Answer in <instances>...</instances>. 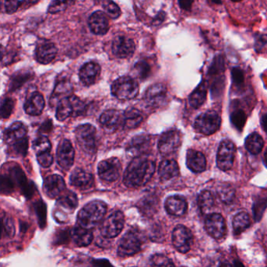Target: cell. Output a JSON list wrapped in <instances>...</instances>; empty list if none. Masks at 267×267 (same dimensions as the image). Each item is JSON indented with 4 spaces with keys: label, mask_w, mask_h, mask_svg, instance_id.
<instances>
[{
    "label": "cell",
    "mask_w": 267,
    "mask_h": 267,
    "mask_svg": "<svg viewBox=\"0 0 267 267\" xmlns=\"http://www.w3.org/2000/svg\"><path fill=\"white\" fill-rule=\"evenodd\" d=\"M89 25L92 32L98 36L105 35L109 30L108 17L101 11H96L89 17Z\"/></svg>",
    "instance_id": "ffe728a7"
},
{
    "label": "cell",
    "mask_w": 267,
    "mask_h": 267,
    "mask_svg": "<svg viewBox=\"0 0 267 267\" xmlns=\"http://www.w3.org/2000/svg\"><path fill=\"white\" fill-rule=\"evenodd\" d=\"M187 167L194 173H201L206 169V158L204 154L195 150L189 149L186 158Z\"/></svg>",
    "instance_id": "603a6c76"
},
{
    "label": "cell",
    "mask_w": 267,
    "mask_h": 267,
    "mask_svg": "<svg viewBox=\"0 0 267 267\" xmlns=\"http://www.w3.org/2000/svg\"><path fill=\"white\" fill-rule=\"evenodd\" d=\"M21 4H23V2H19V1H8V2H5L6 11L8 14H12V13L16 12Z\"/></svg>",
    "instance_id": "11a10c76"
},
{
    "label": "cell",
    "mask_w": 267,
    "mask_h": 267,
    "mask_svg": "<svg viewBox=\"0 0 267 267\" xmlns=\"http://www.w3.org/2000/svg\"><path fill=\"white\" fill-rule=\"evenodd\" d=\"M101 74V67L95 62H89L85 63L81 68L79 72V78L81 82L86 86L94 84L96 79Z\"/></svg>",
    "instance_id": "7402d4cb"
},
{
    "label": "cell",
    "mask_w": 267,
    "mask_h": 267,
    "mask_svg": "<svg viewBox=\"0 0 267 267\" xmlns=\"http://www.w3.org/2000/svg\"><path fill=\"white\" fill-rule=\"evenodd\" d=\"M57 162L63 170H69L73 165L75 151L68 140L60 141L57 151Z\"/></svg>",
    "instance_id": "e0dca14e"
},
{
    "label": "cell",
    "mask_w": 267,
    "mask_h": 267,
    "mask_svg": "<svg viewBox=\"0 0 267 267\" xmlns=\"http://www.w3.org/2000/svg\"><path fill=\"white\" fill-rule=\"evenodd\" d=\"M251 225L250 217L245 212H241L235 216L233 219V233L239 235L246 230Z\"/></svg>",
    "instance_id": "836d02e7"
},
{
    "label": "cell",
    "mask_w": 267,
    "mask_h": 267,
    "mask_svg": "<svg viewBox=\"0 0 267 267\" xmlns=\"http://www.w3.org/2000/svg\"><path fill=\"white\" fill-rule=\"evenodd\" d=\"M44 107L45 101L43 95L38 92H35L27 98L24 108L27 115L36 116L42 113Z\"/></svg>",
    "instance_id": "d4e9b609"
},
{
    "label": "cell",
    "mask_w": 267,
    "mask_h": 267,
    "mask_svg": "<svg viewBox=\"0 0 267 267\" xmlns=\"http://www.w3.org/2000/svg\"><path fill=\"white\" fill-rule=\"evenodd\" d=\"M182 144L180 131L171 129L164 132L158 141V150L162 155L167 156L178 150Z\"/></svg>",
    "instance_id": "8fae6325"
},
{
    "label": "cell",
    "mask_w": 267,
    "mask_h": 267,
    "mask_svg": "<svg viewBox=\"0 0 267 267\" xmlns=\"http://www.w3.org/2000/svg\"><path fill=\"white\" fill-rule=\"evenodd\" d=\"M72 90L73 87L69 81L63 79L57 82L50 99V105L52 106L57 105L62 99L70 97L72 96Z\"/></svg>",
    "instance_id": "cb8c5ba5"
},
{
    "label": "cell",
    "mask_w": 267,
    "mask_h": 267,
    "mask_svg": "<svg viewBox=\"0 0 267 267\" xmlns=\"http://www.w3.org/2000/svg\"><path fill=\"white\" fill-rule=\"evenodd\" d=\"M260 124L264 132L267 134V113L263 114L261 117Z\"/></svg>",
    "instance_id": "91938a15"
},
{
    "label": "cell",
    "mask_w": 267,
    "mask_h": 267,
    "mask_svg": "<svg viewBox=\"0 0 267 267\" xmlns=\"http://www.w3.org/2000/svg\"><path fill=\"white\" fill-rule=\"evenodd\" d=\"M208 85L206 81H202L189 96V103L192 108H201L204 105L207 97Z\"/></svg>",
    "instance_id": "83f0119b"
},
{
    "label": "cell",
    "mask_w": 267,
    "mask_h": 267,
    "mask_svg": "<svg viewBox=\"0 0 267 267\" xmlns=\"http://www.w3.org/2000/svg\"><path fill=\"white\" fill-rule=\"evenodd\" d=\"M180 173L178 164L173 159H167L161 161L158 168V174L161 180L167 181L178 176Z\"/></svg>",
    "instance_id": "4316f807"
},
{
    "label": "cell",
    "mask_w": 267,
    "mask_h": 267,
    "mask_svg": "<svg viewBox=\"0 0 267 267\" xmlns=\"http://www.w3.org/2000/svg\"><path fill=\"white\" fill-rule=\"evenodd\" d=\"M264 164H265V167L267 168V147L266 151H265V154H264L263 157Z\"/></svg>",
    "instance_id": "6125c7cd"
},
{
    "label": "cell",
    "mask_w": 267,
    "mask_h": 267,
    "mask_svg": "<svg viewBox=\"0 0 267 267\" xmlns=\"http://www.w3.org/2000/svg\"><path fill=\"white\" fill-rule=\"evenodd\" d=\"M267 208V196H259L255 197L252 206L254 219L255 222H259L262 219Z\"/></svg>",
    "instance_id": "b9f144b4"
},
{
    "label": "cell",
    "mask_w": 267,
    "mask_h": 267,
    "mask_svg": "<svg viewBox=\"0 0 267 267\" xmlns=\"http://www.w3.org/2000/svg\"><path fill=\"white\" fill-rule=\"evenodd\" d=\"M69 2H63V1H53L49 6L48 12L50 14H56V13L61 12L64 11L69 6Z\"/></svg>",
    "instance_id": "db71d44e"
},
{
    "label": "cell",
    "mask_w": 267,
    "mask_h": 267,
    "mask_svg": "<svg viewBox=\"0 0 267 267\" xmlns=\"http://www.w3.org/2000/svg\"><path fill=\"white\" fill-rule=\"evenodd\" d=\"M96 128L90 124L81 125L76 128V141L85 152L93 154L96 151Z\"/></svg>",
    "instance_id": "52a82bcc"
},
{
    "label": "cell",
    "mask_w": 267,
    "mask_h": 267,
    "mask_svg": "<svg viewBox=\"0 0 267 267\" xmlns=\"http://www.w3.org/2000/svg\"><path fill=\"white\" fill-rule=\"evenodd\" d=\"M72 108H73V117L79 116L86 112V106L79 97L72 95L70 96Z\"/></svg>",
    "instance_id": "681fc988"
},
{
    "label": "cell",
    "mask_w": 267,
    "mask_h": 267,
    "mask_svg": "<svg viewBox=\"0 0 267 267\" xmlns=\"http://www.w3.org/2000/svg\"><path fill=\"white\" fill-rule=\"evenodd\" d=\"M158 198L153 196L145 197L141 201L139 204L140 209L142 212L143 214L145 216H152L156 213L158 209Z\"/></svg>",
    "instance_id": "f35d334b"
},
{
    "label": "cell",
    "mask_w": 267,
    "mask_h": 267,
    "mask_svg": "<svg viewBox=\"0 0 267 267\" xmlns=\"http://www.w3.org/2000/svg\"><path fill=\"white\" fill-rule=\"evenodd\" d=\"M179 4L180 7H181L183 10L185 11H190V9L192 7V4H193V1H189V0H185V1H179Z\"/></svg>",
    "instance_id": "6f0895ef"
},
{
    "label": "cell",
    "mask_w": 267,
    "mask_h": 267,
    "mask_svg": "<svg viewBox=\"0 0 267 267\" xmlns=\"http://www.w3.org/2000/svg\"><path fill=\"white\" fill-rule=\"evenodd\" d=\"M212 3H213V4H222V2H221V1H212Z\"/></svg>",
    "instance_id": "e7e4bbea"
},
{
    "label": "cell",
    "mask_w": 267,
    "mask_h": 267,
    "mask_svg": "<svg viewBox=\"0 0 267 267\" xmlns=\"http://www.w3.org/2000/svg\"><path fill=\"white\" fill-rule=\"evenodd\" d=\"M164 17H165V14H164V12L161 11V12L158 13V16L155 17V19L154 20L153 24H157V25L161 24V23L164 21Z\"/></svg>",
    "instance_id": "680465c9"
},
{
    "label": "cell",
    "mask_w": 267,
    "mask_h": 267,
    "mask_svg": "<svg viewBox=\"0 0 267 267\" xmlns=\"http://www.w3.org/2000/svg\"><path fill=\"white\" fill-rule=\"evenodd\" d=\"M99 122L106 130H115L120 123V113L116 110H108L101 115Z\"/></svg>",
    "instance_id": "f1b7e54d"
},
{
    "label": "cell",
    "mask_w": 267,
    "mask_h": 267,
    "mask_svg": "<svg viewBox=\"0 0 267 267\" xmlns=\"http://www.w3.org/2000/svg\"><path fill=\"white\" fill-rule=\"evenodd\" d=\"M225 72V60L224 57L222 54H218L215 56L213 61L209 66L208 70V76L213 78L216 76L224 75Z\"/></svg>",
    "instance_id": "74e56055"
},
{
    "label": "cell",
    "mask_w": 267,
    "mask_h": 267,
    "mask_svg": "<svg viewBox=\"0 0 267 267\" xmlns=\"http://www.w3.org/2000/svg\"><path fill=\"white\" fill-rule=\"evenodd\" d=\"M217 194L223 203L226 205L231 204L235 200V190L229 184H222L217 187Z\"/></svg>",
    "instance_id": "7bdbcfd3"
},
{
    "label": "cell",
    "mask_w": 267,
    "mask_h": 267,
    "mask_svg": "<svg viewBox=\"0 0 267 267\" xmlns=\"http://www.w3.org/2000/svg\"><path fill=\"white\" fill-rule=\"evenodd\" d=\"M155 172V163L146 155L134 158L124 175L125 185L131 188L142 187L151 180Z\"/></svg>",
    "instance_id": "6da1fadb"
},
{
    "label": "cell",
    "mask_w": 267,
    "mask_h": 267,
    "mask_svg": "<svg viewBox=\"0 0 267 267\" xmlns=\"http://www.w3.org/2000/svg\"><path fill=\"white\" fill-rule=\"evenodd\" d=\"M124 127L128 129L137 128L142 122L143 115L138 110L129 108L124 113Z\"/></svg>",
    "instance_id": "1f68e13d"
},
{
    "label": "cell",
    "mask_w": 267,
    "mask_h": 267,
    "mask_svg": "<svg viewBox=\"0 0 267 267\" xmlns=\"http://www.w3.org/2000/svg\"><path fill=\"white\" fill-rule=\"evenodd\" d=\"M219 267H232V265H229L227 262H222V263H220V265H219Z\"/></svg>",
    "instance_id": "be15d7a7"
},
{
    "label": "cell",
    "mask_w": 267,
    "mask_h": 267,
    "mask_svg": "<svg viewBox=\"0 0 267 267\" xmlns=\"http://www.w3.org/2000/svg\"><path fill=\"white\" fill-rule=\"evenodd\" d=\"M226 85V78L224 75L213 78V81L209 85L211 96L213 99H219L223 95Z\"/></svg>",
    "instance_id": "8d00e7d4"
},
{
    "label": "cell",
    "mask_w": 267,
    "mask_h": 267,
    "mask_svg": "<svg viewBox=\"0 0 267 267\" xmlns=\"http://www.w3.org/2000/svg\"><path fill=\"white\" fill-rule=\"evenodd\" d=\"M221 117L215 111L200 114L194 122V128L199 134L210 136L219 130L221 126Z\"/></svg>",
    "instance_id": "5b68a950"
},
{
    "label": "cell",
    "mask_w": 267,
    "mask_h": 267,
    "mask_svg": "<svg viewBox=\"0 0 267 267\" xmlns=\"http://www.w3.org/2000/svg\"><path fill=\"white\" fill-rule=\"evenodd\" d=\"M152 145V139L147 134L136 136L127 146L126 151L134 158L145 155Z\"/></svg>",
    "instance_id": "5bb4252c"
},
{
    "label": "cell",
    "mask_w": 267,
    "mask_h": 267,
    "mask_svg": "<svg viewBox=\"0 0 267 267\" xmlns=\"http://www.w3.org/2000/svg\"><path fill=\"white\" fill-rule=\"evenodd\" d=\"M233 265H235V267H245L242 262L238 260L233 261Z\"/></svg>",
    "instance_id": "94428289"
},
{
    "label": "cell",
    "mask_w": 267,
    "mask_h": 267,
    "mask_svg": "<svg viewBox=\"0 0 267 267\" xmlns=\"http://www.w3.org/2000/svg\"><path fill=\"white\" fill-rule=\"evenodd\" d=\"M102 7L106 14L112 19H117L121 14V10L115 3L109 0L102 2Z\"/></svg>",
    "instance_id": "c3c4849f"
},
{
    "label": "cell",
    "mask_w": 267,
    "mask_h": 267,
    "mask_svg": "<svg viewBox=\"0 0 267 267\" xmlns=\"http://www.w3.org/2000/svg\"><path fill=\"white\" fill-rule=\"evenodd\" d=\"M164 208L171 216H182L187 213V202L181 196H170L164 202Z\"/></svg>",
    "instance_id": "44dd1931"
},
{
    "label": "cell",
    "mask_w": 267,
    "mask_h": 267,
    "mask_svg": "<svg viewBox=\"0 0 267 267\" xmlns=\"http://www.w3.org/2000/svg\"><path fill=\"white\" fill-rule=\"evenodd\" d=\"M4 140L14 154L26 155L28 147V140L27 128L24 124L20 122L13 123L4 132Z\"/></svg>",
    "instance_id": "7a4b0ae2"
},
{
    "label": "cell",
    "mask_w": 267,
    "mask_h": 267,
    "mask_svg": "<svg viewBox=\"0 0 267 267\" xmlns=\"http://www.w3.org/2000/svg\"><path fill=\"white\" fill-rule=\"evenodd\" d=\"M235 157V147L233 143L228 139L221 141L216 155V164L222 171L231 170Z\"/></svg>",
    "instance_id": "ba28073f"
},
{
    "label": "cell",
    "mask_w": 267,
    "mask_h": 267,
    "mask_svg": "<svg viewBox=\"0 0 267 267\" xmlns=\"http://www.w3.org/2000/svg\"><path fill=\"white\" fill-rule=\"evenodd\" d=\"M264 141L262 137L257 132H252L246 137L245 147L247 151L253 155H257L263 148Z\"/></svg>",
    "instance_id": "4dcf8cb0"
},
{
    "label": "cell",
    "mask_w": 267,
    "mask_h": 267,
    "mask_svg": "<svg viewBox=\"0 0 267 267\" xmlns=\"http://www.w3.org/2000/svg\"><path fill=\"white\" fill-rule=\"evenodd\" d=\"M167 89L161 83H156L150 86L144 93V101L148 106L158 108L166 101Z\"/></svg>",
    "instance_id": "9a60e30c"
},
{
    "label": "cell",
    "mask_w": 267,
    "mask_h": 267,
    "mask_svg": "<svg viewBox=\"0 0 267 267\" xmlns=\"http://www.w3.org/2000/svg\"><path fill=\"white\" fill-rule=\"evenodd\" d=\"M72 239L76 245L79 247L88 246L93 241V233L91 229H86L78 226L72 230Z\"/></svg>",
    "instance_id": "f546056e"
},
{
    "label": "cell",
    "mask_w": 267,
    "mask_h": 267,
    "mask_svg": "<svg viewBox=\"0 0 267 267\" xmlns=\"http://www.w3.org/2000/svg\"><path fill=\"white\" fill-rule=\"evenodd\" d=\"M122 164L116 158L104 160L98 164V174L99 178L108 183L116 181L120 177Z\"/></svg>",
    "instance_id": "30bf717a"
},
{
    "label": "cell",
    "mask_w": 267,
    "mask_h": 267,
    "mask_svg": "<svg viewBox=\"0 0 267 267\" xmlns=\"http://www.w3.org/2000/svg\"><path fill=\"white\" fill-rule=\"evenodd\" d=\"M205 226L207 233L215 239H220L226 235V221L219 213L208 215L205 221Z\"/></svg>",
    "instance_id": "4fadbf2b"
},
{
    "label": "cell",
    "mask_w": 267,
    "mask_h": 267,
    "mask_svg": "<svg viewBox=\"0 0 267 267\" xmlns=\"http://www.w3.org/2000/svg\"><path fill=\"white\" fill-rule=\"evenodd\" d=\"M33 149L37 154L48 152L51 150V144L47 137L41 136L36 138L33 142Z\"/></svg>",
    "instance_id": "f6af8a7d"
},
{
    "label": "cell",
    "mask_w": 267,
    "mask_h": 267,
    "mask_svg": "<svg viewBox=\"0 0 267 267\" xmlns=\"http://www.w3.org/2000/svg\"><path fill=\"white\" fill-rule=\"evenodd\" d=\"M15 101L12 98H5L1 105V116L3 118H8L14 111Z\"/></svg>",
    "instance_id": "f907efd6"
},
{
    "label": "cell",
    "mask_w": 267,
    "mask_h": 267,
    "mask_svg": "<svg viewBox=\"0 0 267 267\" xmlns=\"http://www.w3.org/2000/svg\"><path fill=\"white\" fill-rule=\"evenodd\" d=\"M182 267H185V266H182Z\"/></svg>",
    "instance_id": "03108f58"
},
{
    "label": "cell",
    "mask_w": 267,
    "mask_h": 267,
    "mask_svg": "<svg viewBox=\"0 0 267 267\" xmlns=\"http://www.w3.org/2000/svg\"><path fill=\"white\" fill-rule=\"evenodd\" d=\"M267 40L265 36L263 35H259L255 37V49L257 52L260 51L265 45H266Z\"/></svg>",
    "instance_id": "9f6ffc18"
},
{
    "label": "cell",
    "mask_w": 267,
    "mask_h": 267,
    "mask_svg": "<svg viewBox=\"0 0 267 267\" xmlns=\"http://www.w3.org/2000/svg\"><path fill=\"white\" fill-rule=\"evenodd\" d=\"M136 50V45L132 39L126 36H117L112 43V52L115 57L128 58L132 57Z\"/></svg>",
    "instance_id": "2e32d148"
},
{
    "label": "cell",
    "mask_w": 267,
    "mask_h": 267,
    "mask_svg": "<svg viewBox=\"0 0 267 267\" xmlns=\"http://www.w3.org/2000/svg\"><path fill=\"white\" fill-rule=\"evenodd\" d=\"M106 213L107 206L105 202L101 201L89 202L79 211L78 214L79 226L91 229L101 223Z\"/></svg>",
    "instance_id": "3957f363"
},
{
    "label": "cell",
    "mask_w": 267,
    "mask_h": 267,
    "mask_svg": "<svg viewBox=\"0 0 267 267\" xmlns=\"http://www.w3.org/2000/svg\"><path fill=\"white\" fill-rule=\"evenodd\" d=\"M3 235L7 238H12L15 233L14 222L11 218L7 216H3Z\"/></svg>",
    "instance_id": "816d5d0a"
},
{
    "label": "cell",
    "mask_w": 267,
    "mask_h": 267,
    "mask_svg": "<svg viewBox=\"0 0 267 267\" xmlns=\"http://www.w3.org/2000/svg\"><path fill=\"white\" fill-rule=\"evenodd\" d=\"M172 240L175 248L181 253L190 251L193 242V235L188 228L183 225H178L173 229Z\"/></svg>",
    "instance_id": "7c38bea8"
},
{
    "label": "cell",
    "mask_w": 267,
    "mask_h": 267,
    "mask_svg": "<svg viewBox=\"0 0 267 267\" xmlns=\"http://www.w3.org/2000/svg\"><path fill=\"white\" fill-rule=\"evenodd\" d=\"M151 263L152 267H175L173 261L162 254H155L153 255Z\"/></svg>",
    "instance_id": "7dc6e473"
},
{
    "label": "cell",
    "mask_w": 267,
    "mask_h": 267,
    "mask_svg": "<svg viewBox=\"0 0 267 267\" xmlns=\"http://www.w3.org/2000/svg\"><path fill=\"white\" fill-rule=\"evenodd\" d=\"M43 190L50 198H59L65 190V182L59 175H51L45 179Z\"/></svg>",
    "instance_id": "ac0fdd59"
},
{
    "label": "cell",
    "mask_w": 267,
    "mask_h": 267,
    "mask_svg": "<svg viewBox=\"0 0 267 267\" xmlns=\"http://www.w3.org/2000/svg\"><path fill=\"white\" fill-rule=\"evenodd\" d=\"M229 120L238 132H242L246 124L247 114L242 108H235L229 115Z\"/></svg>",
    "instance_id": "d590c367"
},
{
    "label": "cell",
    "mask_w": 267,
    "mask_h": 267,
    "mask_svg": "<svg viewBox=\"0 0 267 267\" xmlns=\"http://www.w3.org/2000/svg\"><path fill=\"white\" fill-rule=\"evenodd\" d=\"M139 93L137 81L129 76H122L116 79L112 86L113 96L122 101L134 99Z\"/></svg>",
    "instance_id": "277c9868"
},
{
    "label": "cell",
    "mask_w": 267,
    "mask_h": 267,
    "mask_svg": "<svg viewBox=\"0 0 267 267\" xmlns=\"http://www.w3.org/2000/svg\"><path fill=\"white\" fill-rule=\"evenodd\" d=\"M31 77V74L28 72H18L14 75L11 81L10 89L14 91L15 89L21 87L26 81L28 80Z\"/></svg>",
    "instance_id": "ee69618b"
},
{
    "label": "cell",
    "mask_w": 267,
    "mask_h": 267,
    "mask_svg": "<svg viewBox=\"0 0 267 267\" xmlns=\"http://www.w3.org/2000/svg\"><path fill=\"white\" fill-rule=\"evenodd\" d=\"M231 79L235 92H242L245 89V78L244 71L240 67L232 68Z\"/></svg>",
    "instance_id": "60d3db41"
},
{
    "label": "cell",
    "mask_w": 267,
    "mask_h": 267,
    "mask_svg": "<svg viewBox=\"0 0 267 267\" xmlns=\"http://www.w3.org/2000/svg\"><path fill=\"white\" fill-rule=\"evenodd\" d=\"M125 225V217L123 213L119 211L110 215L101 225V235L105 238H114L119 235Z\"/></svg>",
    "instance_id": "9c48e42d"
},
{
    "label": "cell",
    "mask_w": 267,
    "mask_h": 267,
    "mask_svg": "<svg viewBox=\"0 0 267 267\" xmlns=\"http://www.w3.org/2000/svg\"><path fill=\"white\" fill-rule=\"evenodd\" d=\"M56 117L59 121H64L69 117H73V108L70 97L65 98L60 101L57 105Z\"/></svg>",
    "instance_id": "ab89813d"
},
{
    "label": "cell",
    "mask_w": 267,
    "mask_h": 267,
    "mask_svg": "<svg viewBox=\"0 0 267 267\" xmlns=\"http://www.w3.org/2000/svg\"><path fill=\"white\" fill-rule=\"evenodd\" d=\"M70 182L74 187L82 190H88L93 187L94 179L91 173L82 169H76L71 175Z\"/></svg>",
    "instance_id": "d6986e66"
},
{
    "label": "cell",
    "mask_w": 267,
    "mask_h": 267,
    "mask_svg": "<svg viewBox=\"0 0 267 267\" xmlns=\"http://www.w3.org/2000/svg\"><path fill=\"white\" fill-rule=\"evenodd\" d=\"M197 204L203 214H211L215 206L214 196L209 190H202L197 197Z\"/></svg>",
    "instance_id": "d6a6232c"
},
{
    "label": "cell",
    "mask_w": 267,
    "mask_h": 267,
    "mask_svg": "<svg viewBox=\"0 0 267 267\" xmlns=\"http://www.w3.org/2000/svg\"><path fill=\"white\" fill-rule=\"evenodd\" d=\"M143 238L141 233L135 229H130L121 238L118 252L120 256H131L141 252L142 249Z\"/></svg>",
    "instance_id": "8992f818"
},
{
    "label": "cell",
    "mask_w": 267,
    "mask_h": 267,
    "mask_svg": "<svg viewBox=\"0 0 267 267\" xmlns=\"http://www.w3.org/2000/svg\"><path fill=\"white\" fill-rule=\"evenodd\" d=\"M57 53V47L51 43H44L39 45L36 49V57L39 63H50L54 60L55 57Z\"/></svg>",
    "instance_id": "484cf974"
},
{
    "label": "cell",
    "mask_w": 267,
    "mask_h": 267,
    "mask_svg": "<svg viewBox=\"0 0 267 267\" xmlns=\"http://www.w3.org/2000/svg\"><path fill=\"white\" fill-rule=\"evenodd\" d=\"M57 205L62 209L72 213L77 208V196L74 194L73 192H66L59 197L57 200Z\"/></svg>",
    "instance_id": "e575fe53"
},
{
    "label": "cell",
    "mask_w": 267,
    "mask_h": 267,
    "mask_svg": "<svg viewBox=\"0 0 267 267\" xmlns=\"http://www.w3.org/2000/svg\"><path fill=\"white\" fill-rule=\"evenodd\" d=\"M37 160H38L40 165L44 167V168H48L53 163V158L50 151H48V152L37 154Z\"/></svg>",
    "instance_id": "f5cc1de1"
},
{
    "label": "cell",
    "mask_w": 267,
    "mask_h": 267,
    "mask_svg": "<svg viewBox=\"0 0 267 267\" xmlns=\"http://www.w3.org/2000/svg\"><path fill=\"white\" fill-rule=\"evenodd\" d=\"M134 72L139 79H147L151 75V67L147 62L144 60H140L134 65Z\"/></svg>",
    "instance_id": "bcb514c9"
}]
</instances>
